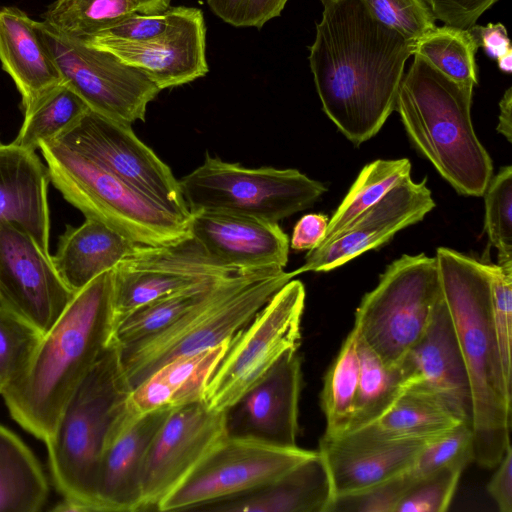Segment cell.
<instances>
[{
	"instance_id": "6da1fadb",
	"label": "cell",
	"mask_w": 512,
	"mask_h": 512,
	"mask_svg": "<svg viewBox=\"0 0 512 512\" xmlns=\"http://www.w3.org/2000/svg\"><path fill=\"white\" fill-rule=\"evenodd\" d=\"M310 67L322 109L352 143L375 136L392 111L415 43L380 22L363 0H322Z\"/></svg>"
},
{
	"instance_id": "7a4b0ae2",
	"label": "cell",
	"mask_w": 512,
	"mask_h": 512,
	"mask_svg": "<svg viewBox=\"0 0 512 512\" xmlns=\"http://www.w3.org/2000/svg\"><path fill=\"white\" fill-rule=\"evenodd\" d=\"M113 333V269L74 297L45 333L26 370L2 396L11 417L45 442L75 388Z\"/></svg>"
},
{
	"instance_id": "3957f363",
	"label": "cell",
	"mask_w": 512,
	"mask_h": 512,
	"mask_svg": "<svg viewBox=\"0 0 512 512\" xmlns=\"http://www.w3.org/2000/svg\"><path fill=\"white\" fill-rule=\"evenodd\" d=\"M435 257L470 384L473 461L494 468L511 444L512 390L493 328L489 278L483 263L450 248H438Z\"/></svg>"
},
{
	"instance_id": "277c9868",
	"label": "cell",
	"mask_w": 512,
	"mask_h": 512,
	"mask_svg": "<svg viewBox=\"0 0 512 512\" xmlns=\"http://www.w3.org/2000/svg\"><path fill=\"white\" fill-rule=\"evenodd\" d=\"M413 55L395 102L406 133L458 193L483 196L493 164L471 120L474 87L453 81Z\"/></svg>"
},
{
	"instance_id": "5b68a950",
	"label": "cell",
	"mask_w": 512,
	"mask_h": 512,
	"mask_svg": "<svg viewBox=\"0 0 512 512\" xmlns=\"http://www.w3.org/2000/svg\"><path fill=\"white\" fill-rule=\"evenodd\" d=\"M130 391L120 347L111 339L68 398L44 442L54 485L67 500L68 512L98 511L95 488L100 462Z\"/></svg>"
},
{
	"instance_id": "8992f818",
	"label": "cell",
	"mask_w": 512,
	"mask_h": 512,
	"mask_svg": "<svg viewBox=\"0 0 512 512\" xmlns=\"http://www.w3.org/2000/svg\"><path fill=\"white\" fill-rule=\"evenodd\" d=\"M295 276V270L286 272L283 268L235 273L220 280L204 300L163 330L120 348L131 390L175 358L233 340L273 294Z\"/></svg>"
},
{
	"instance_id": "52a82bcc",
	"label": "cell",
	"mask_w": 512,
	"mask_h": 512,
	"mask_svg": "<svg viewBox=\"0 0 512 512\" xmlns=\"http://www.w3.org/2000/svg\"><path fill=\"white\" fill-rule=\"evenodd\" d=\"M49 181L85 218L135 244L168 245L189 236L188 220L150 200L93 161L53 140L39 146Z\"/></svg>"
},
{
	"instance_id": "ba28073f",
	"label": "cell",
	"mask_w": 512,
	"mask_h": 512,
	"mask_svg": "<svg viewBox=\"0 0 512 512\" xmlns=\"http://www.w3.org/2000/svg\"><path fill=\"white\" fill-rule=\"evenodd\" d=\"M441 296L436 257L404 254L364 295L353 329L385 365L396 367L423 335Z\"/></svg>"
},
{
	"instance_id": "9c48e42d",
	"label": "cell",
	"mask_w": 512,
	"mask_h": 512,
	"mask_svg": "<svg viewBox=\"0 0 512 512\" xmlns=\"http://www.w3.org/2000/svg\"><path fill=\"white\" fill-rule=\"evenodd\" d=\"M178 181L189 212L222 211L271 222L310 208L327 191L296 169H251L209 154Z\"/></svg>"
},
{
	"instance_id": "30bf717a",
	"label": "cell",
	"mask_w": 512,
	"mask_h": 512,
	"mask_svg": "<svg viewBox=\"0 0 512 512\" xmlns=\"http://www.w3.org/2000/svg\"><path fill=\"white\" fill-rule=\"evenodd\" d=\"M305 287L291 279L231 341L206 386L209 409L226 411L288 350L298 349Z\"/></svg>"
},
{
	"instance_id": "8fae6325",
	"label": "cell",
	"mask_w": 512,
	"mask_h": 512,
	"mask_svg": "<svg viewBox=\"0 0 512 512\" xmlns=\"http://www.w3.org/2000/svg\"><path fill=\"white\" fill-rule=\"evenodd\" d=\"M35 26L63 80L92 111L129 125L145 120L148 104L161 90L143 71L43 21Z\"/></svg>"
},
{
	"instance_id": "7c38bea8",
	"label": "cell",
	"mask_w": 512,
	"mask_h": 512,
	"mask_svg": "<svg viewBox=\"0 0 512 512\" xmlns=\"http://www.w3.org/2000/svg\"><path fill=\"white\" fill-rule=\"evenodd\" d=\"M55 141L93 161L171 213L190 212L172 170L134 133L131 125L89 109Z\"/></svg>"
},
{
	"instance_id": "4fadbf2b",
	"label": "cell",
	"mask_w": 512,
	"mask_h": 512,
	"mask_svg": "<svg viewBox=\"0 0 512 512\" xmlns=\"http://www.w3.org/2000/svg\"><path fill=\"white\" fill-rule=\"evenodd\" d=\"M316 451L282 447L252 438L227 436L194 469L157 511H195L279 478Z\"/></svg>"
},
{
	"instance_id": "5bb4252c",
	"label": "cell",
	"mask_w": 512,
	"mask_h": 512,
	"mask_svg": "<svg viewBox=\"0 0 512 512\" xmlns=\"http://www.w3.org/2000/svg\"><path fill=\"white\" fill-rule=\"evenodd\" d=\"M238 272L209 256L190 234L168 245L135 244L113 269V328L154 299Z\"/></svg>"
},
{
	"instance_id": "9a60e30c",
	"label": "cell",
	"mask_w": 512,
	"mask_h": 512,
	"mask_svg": "<svg viewBox=\"0 0 512 512\" xmlns=\"http://www.w3.org/2000/svg\"><path fill=\"white\" fill-rule=\"evenodd\" d=\"M227 436L225 411L209 409L203 400L173 408L146 454L141 511L157 510Z\"/></svg>"
},
{
	"instance_id": "2e32d148",
	"label": "cell",
	"mask_w": 512,
	"mask_h": 512,
	"mask_svg": "<svg viewBox=\"0 0 512 512\" xmlns=\"http://www.w3.org/2000/svg\"><path fill=\"white\" fill-rule=\"evenodd\" d=\"M74 295L51 255L17 225L0 221V305L44 335Z\"/></svg>"
},
{
	"instance_id": "e0dca14e",
	"label": "cell",
	"mask_w": 512,
	"mask_h": 512,
	"mask_svg": "<svg viewBox=\"0 0 512 512\" xmlns=\"http://www.w3.org/2000/svg\"><path fill=\"white\" fill-rule=\"evenodd\" d=\"M434 207L426 178L415 182L409 176L334 237L310 250L305 256L304 265L295 272L299 275L338 268L386 244L397 232L423 220Z\"/></svg>"
},
{
	"instance_id": "ac0fdd59",
	"label": "cell",
	"mask_w": 512,
	"mask_h": 512,
	"mask_svg": "<svg viewBox=\"0 0 512 512\" xmlns=\"http://www.w3.org/2000/svg\"><path fill=\"white\" fill-rule=\"evenodd\" d=\"M298 349L286 351L225 411L229 436L296 447L302 367Z\"/></svg>"
},
{
	"instance_id": "d6986e66",
	"label": "cell",
	"mask_w": 512,
	"mask_h": 512,
	"mask_svg": "<svg viewBox=\"0 0 512 512\" xmlns=\"http://www.w3.org/2000/svg\"><path fill=\"white\" fill-rule=\"evenodd\" d=\"M398 367L403 377V389L434 396L460 421L471 426L472 397L468 374L443 294L423 335Z\"/></svg>"
},
{
	"instance_id": "ffe728a7",
	"label": "cell",
	"mask_w": 512,
	"mask_h": 512,
	"mask_svg": "<svg viewBox=\"0 0 512 512\" xmlns=\"http://www.w3.org/2000/svg\"><path fill=\"white\" fill-rule=\"evenodd\" d=\"M190 236L219 263L237 271L284 268L289 239L278 222L222 211L190 212Z\"/></svg>"
},
{
	"instance_id": "44dd1931",
	"label": "cell",
	"mask_w": 512,
	"mask_h": 512,
	"mask_svg": "<svg viewBox=\"0 0 512 512\" xmlns=\"http://www.w3.org/2000/svg\"><path fill=\"white\" fill-rule=\"evenodd\" d=\"M430 439H389L364 426L337 437L322 436L318 453L333 497L390 479L411 468Z\"/></svg>"
},
{
	"instance_id": "7402d4cb",
	"label": "cell",
	"mask_w": 512,
	"mask_h": 512,
	"mask_svg": "<svg viewBox=\"0 0 512 512\" xmlns=\"http://www.w3.org/2000/svg\"><path fill=\"white\" fill-rule=\"evenodd\" d=\"M206 29L202 11L191 8L187 17L167 34L143 42L82 39L143 71L160 90L203 77L208 72Z\"/></svg>"
},
{
	"instance_id": "603a6c76",
	"label": "cell",
	"mask_w": 512,
	"mask_h": 512,
	"mask_svg": "<svg viewBox=\"0 0 512 512\" xmlns=\"http://www.w3.org/2000/svg\"><path fill=\"white\" fill-rule=\"evenodd\" d=\"M172 409L160 408L140 416L108 442L95 488L98 511H141L146 454Z\"/></svg>"
},
{
	"instance_id": "cb8c5ba5",
	"label": "cell",
	"mask_w": 512,
	"mask_h": 512,
	"mask_svg": "<svg viewBox=\"0 0 512 512\" xmlns=\"http://www.w3.org/2000/svg\"><path fill=\"white\" fill-rule=\"evenodd\" d=\"M49 176L35 152L0 143V221L11 222L50 255Z\"/></svg>"
},
{
	"instance_id": "d4e9b609",
	"label": "cell",
	"mask_w": 512,
	"mask_h": 512,
	"mask_svg": "<svg viewBox=\"0 0 512 512\" xmlns=\"http://www.w3.org/2000/svg\"><path fill=\"white\" fill-rule=\"evenodd\" d=\"M231 341L226 340L207 350L175 358L134 387L126 398L115 434L151 411L202 401L211 375Z\"/></svg>"
},
{
	"instance_id": "484cf974",
	"label": "cell",
	"mask_w": 512,
	"mask_h": 512,
	"mask_svg": "<svg viewBox=\"0 0 512 512\" xmlns=\"http://www.w3.org/2000/svg\"><path fill=\"white\" fill-rule=\"evenodd\" d=\"M333 491L318 453L279 478L256 489L195 509L214 512H325Z\"/></svg>"
},
{
	"instance_id": "4316f807",
	"label": "cell",
	"mask_w": 512,
	"mask_h": 512,
	"mask_svg": "<svg viewBox=\"0 0 512 512\" xmlns=\"http://www.w3.org/2000/svg\"><path fill=\"white\" fill-rule=\"evenodd\" d=\"M0 62L21 95L23 111L63 77L31 19L14 6H0Z\"/></svg>"
},
{
	"instance_id": "83f0119b",
	"label": "cell",
	"mask_w": 512,
	"mask_h": 512,
	"mask_svg": "<svg viewBox=\"0 0 512 512\" xmlns=\"http://www.w3.org/2000/svg\"><path fill=\"white\" fill-rule=\"evenodd\" d=\"M134 246V242L106 224L85 218L78 227L67 226L51 257L63 282L77 293L102 273L114 269Z\"/></svg>"
},
{
	"instance_id": "f1b7e54d",
	"label": "cell",
	"mask_w": 512,
	"mask_h": 512,
	"mask_svg": "<svg viewBox=\"0 0 512 512\" xmlns=\"http://www.w3.org/2000/svg\"><path fill=\"white\" fill-rule=\"evenodd\" d=\"M48 492L46 476L33 452L0 424V512H37Z\"/></svg>"
},
{
	"instance_id": "f546056e",
	"label": "cell",
	"mask_w": 512,
	"mask_h": 512,
	"mask_svg": "<svg viewBox=\"0 0 512 512\" xmlns=\"http://www.w3.org/2000/svg\"><path fill=\"white\" fill-rule=\"evenodd\" d=\"M461 422L434 396L403 389L393 404L366 427L389 439H432Z\"/></svg>"
},
{
	"instance_id": "4dcf8cb0",
	"label": "cell",
	"mask_w": 512,
	"mask_h": 512,
	"mask_svg": "<svg viewBox=\"0 0 512 512\" xmlns=\"http://www.w3.org/2000/svg\"><path fill=\"white\" fill-rule=\"evenodd\" d=\"M89 109L79 94L63 81L23 111L22 125L12 143L35 152L42 142L55 140Z\"/></svg>"
},
{
	"instance_id": "1f68e13d",
	"label": "cell",
	"mask_w": 512,
	"mask_h": 512,
	"mask_svg": "<svg viewBox=\"0 0 512 512\" xmlns=\"http://www.w3.org/2000/svg\"><path fill=\"white\" fill-rule=\"evenodd\" d=\"M359 382L357 334L352 329L329 367L320 395L321 408L326 418L324 436L337 437L350 427Z\"/></svg>"
},
{
	"instance_id": "d6a6232c",
	"label": "cell",
	"mask_w": 512,
	"mask_h": 512,
	"mask_svg": "<svg viewBox=\"0 0 512 512\" xmlns=\"http://www.w3.org/2000/svg\"><path fill=\"white\" fill-rule=\"evenodd\" d=\"M222 279L203 282L138 307L115 325L111 339L124 348L158 333L204 300Z\"/></svg>"
},
{
	"instance_id": "836d02e7",
	"label": "cell",
	"mask_w": 512,
	"mask_h": 512,
	"mask_svg": "<svg viewBox=\"0 0 512 512\" xmlns=\"http://www.w3.org/2000/svg\"><path fill=\"white\" fill-rule=\"evenodd\" d=\"M410 172L411 163L407 158L378 159L365 165L329 219L322 243L334 237L356 217L379 202L391 189L409 177Z\"/></svg>"
},
{
	"instance_id": "e575fe53",
	"label": "cell",
	"mask_w": 512,
	"mask_h": 512,
	"mask_svg": "<svg viewBox=\"0 0 512 512\" xmlns=\"http://www.w3.org/2000/svg\"><path fill=\"white\" fill-rule=\"evenodd\" d=\"M357 339L359 382L353 418L346 433L377 420L403 391L399 367H388L364 341L358 336Z\"/></svg>"
},
{
	"instance_id": "d590c367",
	"label": "cell",
	"mask_w": 512,
	"mask_h": 512,
	"mask_svg": "<svg viewBox=\"0 0 512 512\" xmlns=\"http://www.w3.org/2000/svg\"><path fill=\"white\" fill-rule=\"evenodd\" d=\"M478 43L469 30L435 26L415 43L414 54L453 81L474 87L478 83L475 53Z\"/></svg>"
},
{
	"instance_id": "8d00e7d4",
	"label": "cell",
	"mask_w": 512,
	"mask_h": 512,
	"mask_svg": "<svg viewBox=\"0 0 512 512\" xmlns=\"http://www.w3.org/2000/svg\"><path fill=\"white\" fill-rule=\"evenodd\" d=\"M133 13H141L135 0H55L43 22L65 36L83 39Z\"/></svg>"
},
{
	"instance_id": "74e56055",
	"label": "cell",
	"mask_w": 512,
	"mask_h": 512,
	"mask_svg": "<svg viewBox=\"0 0 512 512\" xmlns=\"http://www.w3.org/2000/svg\"><path fill=\"white\" fill-rule=\"evenodd\" d=\"M42 334L27 321L0 305V394L26 370Z\"/></svg>"
},
{
	"instance_id": "f35d334b",
	"label": "cell",
	"mask_w": 512,
	"mask_h": 512,
	"mask_svg": "<svg viewBox=\"0 0 512 512\" xmlns=\"http://www.w3.org/2000/svg\"><path fill=\"white\" fill-rule=\"evenodd\" d=\"M484 228L490 244L498 251V265L512 269V167L500 168L485 192Z\"/></svg>"
},
{
	"instance_id": "ab89813d",
	"label": "cell",
	"mask_w": 512,
	"mask_h": 512,
	"mask_svg": "<svg viewBox=\"0 0 512 512\" xmlns=\"http://www.w3.org/2000/svg\"><path fill=\"white\" fill-rule=\"evenodd\" d=\"M473 433L461 422L445 433L430 439L409 469L415 478L445 467L465 468L473 461Z\"/></svg>"
},
{
	"instance_id": "60d3db41",
	"label": "cell",
	"mask_w": 512,
	"mask_h": 512,
	"mask_svg": "<svg viewBox=\"0 0 512 512\" xmlns=\"http://www.w3.org/2000/svg\"><path fill=\"white\" fill-rule=\"evenodd\" d=\"M484 264L489 278L491 315L505 383L512 390V269Z\"/></svg>"
},
{
	"instance_id": "b9f144b4",
	"label": "cell",
	"mask_w": 512,
	"mask_h": 512,
	"mask_svg": "<svg viewBox=\"0 0 512 512\" xmlns=\"http://www.w3.org/2000/svg\"><path fill=\"white\" fill-rule=\"evenodd\" d=\"M460 467H445L415 478L395 512H445L455 494Z\"/></svg>"
},
{
	"instance_id": "7bdbcfd3",
	"label": "cell",
	"mask_w": 512,
	"mask_h": 512,
	"mask_svg": "<svg viewBox=\"0 0 512 512\" xmlns=\"http://www.w3.org/2000/svg\"><path fill=\"white\" fill-rule=\"evenodd\" d=\"M192 7H174L154 14L133 13L124 16L86 37L125 42L149 41L167 34L179 25ZM85 39V38H83Z\"/></svg>"
},
{
	"instance_id": "ee69618b",
	"label": "cell",
	"mask_w": 512,
	"mask_h": 512,
	"mask_svg": "<svg viewBox=\"0 0 512 512\" xmlns=\"http://www.w3.org/2000/svg\"><path fill=\"white\" fill-rule=\"evenodd\" d=\"M414 479L407 470L367 488L334 496L325 512H395Z\"/></svg>"
},
{
	"instance_id": "f6af8a7d",
	"label": "cell",
	"mask_w": 512,
	"mask_h": 512,
	"mask_svg": "<svg viewBox=\"0 0 512 512\" xmlns=\"http://www.w3.org/2000/svg\"><path fill=\"white\" fill-rule=\"evenodd\" d=\"M386 26L416 43L436 25L419 0H363Z\"/></svg>"
},
{
	"instance_id": "bcb514c9",
	"label": "cell",
	"mask_w": 512,
	"mask_h": 512,
	"mask_svg": "<svg viewBox=\"0 0 512 512\" xmlns=\"http://www.w3.org/2000/svg\"><path fill=\"white\" fill-rule=\"evenodd\" d=\"M288 0H206L213 13L235 27L261 28L279 16Z\"/></svg>"
},
{
	"instance_id": "7dc6e473",
	"label": "cell",
	"mask_w": 512,
	"mask_h": 512,
	"mask_svg": "<svg viewBox=\"0 0 512 512\" xmlns=\"http://www.w3.org/2000/svg\"><path fill=\"white\" fill-rule=\"evenodd\" d=\"M432 19L446 26L469 30L498 0H419Z\"/></svg>"
},
{
	"instance_id": "c3c4849f",
	"label": "cell",
	"mask_w": 512,
	"mask_h": 512,
	"mask_svg": "<svg viewBox=\"0 0 512 512\" xmlns=\"http://www.w3.org/2000/svg\"><path fill=\"white\" fill-rule=\"evenodd\" d=\"M329 219L324 214H306L295 224L289 245L297 251L313 250L325 238Z\"/></svg>"
},
{
	"instance_id": "681fc988",
	"label": "cell",
	"mask_w": 512,
	"mask_h": 512,
	"mask_svg": "<svg viewBox=\"0 0 512 512\" xmlns=\"http://www.w3.org/2000/svg\"><path fill=\"white\" fill-rule=\"evenodd\" d=\"M497 469L491 477L487 491L501 512H512V447L506 451L496 465Z\"/></svg>"
},
{
	"instance_id": "f907efd6",
	"label": "cell",
	"mask_w": 512,
	"mask_h": 512,
	"mask_svg": "<svg viewBox=\"0 0 512 512\" xmlns=\"http://www.w3.org/2000/svg\"><path fill=\"white\" fill-rule=\"evenodd\" d=\"M469 31L476 39L478 46L482 47L486 54L495 60L512 51L507 30L501 23H489L486 26L474 25Z\"/></svg>"
},
{
	"instance_id": "816d5d0a",
	"label": "cell",
	"mask_w": 512,
	"mask_h": 512,
	"mask_svg": "<svg viewBox=\"0 0 512 512\" xmlns=\"http://www.w3.org/2000/svg\"><path fill=\"white\" fill-rule=\"evenodd\" d=\"M499 121L496 127L498 133L502 134L508 142L512 141V88L504 93L500 103Z\"/></svg>"
},
{
	"instance_id": "f5cc1de1",
	"label": "cell",
	"mask_w": 512,
	"mask_h": 512,
	"mask_svg": "<svg viewBox=\"0 0 512 512\" xmlns=\"http://www.w3.org/2000/svg\"><path fill=\"white\" fill-rule=\"evenodd\" d=\"M171 0H135L141 13L154 14L167 10Z\"/></svg>"
},
{
	"instance_id": "db71d44e",
	"label": "cell",
	"mask_w": 512,
	"mask_h": 512,
	"mask_svg": "<svg viewBox=\"0 0 512 512\" xmlns=\"http://www.w3.org/2000/svg\"><path fill=\"white\" fill-rule=\"evenodd\" d=\"M500 70L504 73H511L512 71V51H509L497 59Z\"/></svg>"
}]
</instances>
